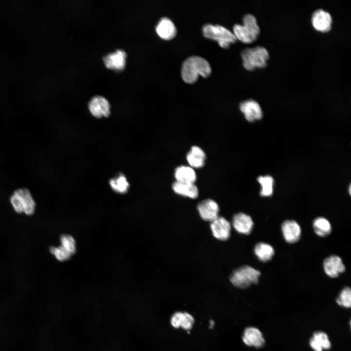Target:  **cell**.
<instances>
[{
  "label": "cell",
  "instance_id": "12",
  "mask_svg": "<svg viewBox=\"0 0 351 351\" xmlns=\"http://www.w3.org/2000/svg\"><path fill=\"white\" fill-rule=\"evenodd\" d=\"M239 109L244 114L245 118L249 121L260 119L263 116L260 105L253 99H248L241 102L239 104Z\"/></svg>",
  "mask_w": 351,
  "mask_h": 351
},
{
  "label": "cell",
  "instance_id": "21",
  "mask_svg": "<svg viewBox=\"0 0 351 351\" xmlns=\"http://www.w3.org/2000/svg\"><path fill=\"white\" fill-rule=\"evenodd\" d=\"M172 189L176 194L191 198H196L198 195V189L194 183L176 181L172 185Z\"/></svg>",
  "mask_w": 351,
  "mask_h": 351
},
{
  "label": "cell",
  "instance_id": "2",
  "mask_svg": "<svg viewBox=\"0 0 351 351\" xmlns=\"http://www.w3.org/2000/svg\"><path fill=\"white\" fill-rule=\"evenodd\" d=\"M242 22L243 24L234 25L233 33L237 40L244 43H253L257 39L260 32L256 19L253 15L247 14L243 17Z\"/></svg>",
  "mask_w": 351,
  "mask_h": 351
},
{
  "label": "cell",
  "instance_id": "7",
  "mask_svg": "<svg viewBox=\"0 0 351 351\" xmlns=\"http://www.w3.org/2000/svg\"><path fill=\"white\" fill-rule=\"evenodd\" d=\"M311 23L313 28L317 31L327 33L332 29V19L328 12L322 9H318L312 14Z\"/></svg>",
  "mask_w": 351,
  "mask_h": 351
},
{
  "label": "cell",
  "instance_id": "25",
  "mask_svg": "<svg viewBox=\"0 0 351 351\" xmlns=\"http://www.w3.org/2000/svg\"><path fill=\"white\" fill-rule=\"evenodd\" d=\"M109 184L112 189L119 194H125L129 189V184L125 176L122 174L111 179Z\"/></svg>",
  "mask_w": 351,
  "mask_h": 351
},
{
  "label": "cell",
  "instance_id": "18",
  "mask_svg": "<svg viewBox=\"0 0 351 351\" xmlns=\"http://www.w3.org/2000/svg\"><path fill=\"white\" fill-rule=\"evenodd\" d=\"M309 345L314 351L328 350L332 347L328 334L324 332H314L309 341Z\"/></svg>",
  "mask_w": 351,
  "mask_h": 351
},
{
  "label": "cell",
  "instance_id": "16",
  "mask_svg": "<svg viewBox=\"0 0 351 351\" xmlns=\"http://www.w3.org/2000/svg\"><path fill=\"white\" fill-rule=\"evenodd\" d=\"M232 225L238 233L249 234L253 230L254 222L249 215L239 213L233 216Z\"/></svg>",
  "mask_w": 351,
  "mask_h": 351
},
{
  "label": "cell",
  "instance_id": "8",
  "mask_svg": "<svg viewBox=\"0 0 351 351\" xmlns=\"http://www.w3.org/2000/svg\"><path fill=\"white\" fill-rule=\"evenodd\" d=\"M88 107L92 115L97 118L107 117L110 114V105L102 96L94 97L89 101Z\"/></svg>",
  "mask_w": 351,
  "mask_h": 351
},
{
  "label": "cell",
  "instance_id": "20",
  "mask_svg": "<svg viewBox=\"0 0 351 351\" xmlns=\"http://www.w3.org/2000/svg\"><path fill=\"white\" fill-rule=\"evenodd\" d=\"M187 160L192 168H199L203 167L206 160V155L200 147L194 146L188 153Z\"/></svg>",
  "mask_w": 351,
  "mask_h": 351
},
{
  "label": "cell",
  "instance_id": "19",
  "mask_svg": "<svg viewBox=\"0 0 351 351\" xmlns=\"http://www.w3.org/2000/svg\"><path fill=\"white\" fill-rule=\"evenodd\" d=\"M194 323V317L186 312H176L173 315L171 319V324L173 327H181L187 331L191 329Z\"/></svg>",
  "mask_w": 351,
  "mask_h": 351
},
{
  "label": "cell",
  "instance_id": "5",
  "mask_svg": "<svg viewBox=\"0 0 351 351\" xmlns=\"http://www.w3.org/2000/svg\"><path fill=\"white\" fill-rule=\"evenodd\" d=\"M203 35L206 38L214 40L223 48H229L237 39L234 33L226 28L218 24L207 23L202 28Z\"/></svg>",
  "mask_w": 351,
  "mask_h": 351
},
{
  "label": "cell",
  "instance_id": "6",
  "mask_svg": "<svg viewBox=\"0 0 351 351\" xmlns=\"http://www.w3.org/2000/svg\"><path fill=\"white\" fill-rule=\"evenodd\" d=\"M260 272L254 268L245 265L233 271L230 275V281L236 287L245 289L258 282Z\"/></svg>",
  "mask_w": 351,
  "mask_h": 351
},
{
  "label": "cell",
  "instance_id": "27",
  "mask_svg": "<svg viewBox=\"0 0 351 351\" xmlns=\"http://www.w3.org/2000/svg\"><path fill=\"white\" fill-rule=\"evenodd\" d=\"M338 305L345 308L351 306V291L350 288L345 287L340 292L336 300Z\"/></svg>",
  "mask_w": 351,
  "mask_h": 351
},
{
  "label": "cell",
  "instance_id": "15",
  "mask_svg": "<svg viewBox=\"0 0 351 351\" xmlns=\"http://www.w3.org/2000/svg\"><path fill=\"white\" fill-rule=\"evenodd\" d=\"M126 56L125 51L117 49L104 56L103 61L107 68L115 70H121L125 67Z\"/></svg>",
  "mask_w": 351,
  "mask_h": 351
},
{
  "label": "cell",
  "instance_id": "23",
  "mask_svg": "<svg viewBox=\"0 0 351 351\" xmlns=\"http://www.w3.org/2000/svg\"><path fill=\"white\" fill-rule=\"evenodd\" d=\"M254 253L260 261L266 262L273 258L274 254V250L268 243L259 242L255 246Z\"/></svg>",
  "mask_w": 351,
  "mask_h": 351
},
{
  "label": "cell",
  "instance_id": "11",
  "mask_svg": "<svg viewBox=\"0 0 351 351\" xmlns=\"http://www.w3.org/2000/svg\"><path fill=\"white\" fill-rule=\"evenodd\" d=\"M211 222V229L214 237L220 240L229 238L231 225L229 221L224 217L218 216Z\"/></svg>",
  "mask_w": 351,
  "mask_h": 351
},
{
  "label": "cell",
  "instance_id": "1",
  "mask_svg": "<svg viewBox=\"0 0 351 351\" xmlns=\"http://www.w3.org/2000/svg\"><path fill=\"white\" fill-rule=\"evenodd\" d=\"M212 69L209 62L204 58L192 56L186 58L181 68V76L183 80L188 84L195 83L198 76L208 78Z\"/></svg>",
  "mask_w": 351,
  "mask_h": 351
},
{
  "label": "cell",
  "instance_id": "14",
  "mask_svg": "<svg viewBox=\"0 0 351 351\" xmlns=\"http://www.w3.org/2000/svg\"><path fill=\"white\" fill-rule=\"evenodd\" d=\"M242 341L246 345L257 349L263 347L265 344V340L261 332L258 328L253 327H248L245 329Z\"/></svg>",
  "mask_w": 351,
  "mask_h": 351
},
{
  "label": "cell",
  "instance_id": "17",
  "mask_svg": "<svg viewBox=\"0 0 351 351\" xmlns=\"http://www.w3.org/2000/svg\"><path fill=\"white\" fill-rule=\"evenodd\" d=\"M156 31L160 38L167 40L174 38L177 32L174 22L166 17L160 19L156 25Z\"/></svg>",
  "mask_w": 351,
  "mask_h": 351
},
{
  "label": "cell",
  "instance_id": "22",
  "mask_svg": "<svg viewBox=\"0 0 351 351\" xmlns=\"http://www.w3.org/2000/svg\"><path fill=\"white\" fill-rule=\"evenodd\" d=\"M176 181L183 183H194L196 176L194 170L190 166L182 165L177 167L175 171Z\"/></svg>",
  "mask_w": 351,
  "mask_h": 351
},
{
  "label": "cell",
  "instance_id": "13",
  "mask_svg": "<svg viewBox=\"0 0 351 351\" xmlns=\"http://www.w3.org/2000/svg\"><path fill=\"white\" fill-rule=\"evenodd\" d=\"M281 231L284 239L289 243H296L300 239L301 229L298 223L294 220L284 221L281 225Z\"/></svg>",
  "mask_w": 351,
  "mask_h": 351
},
{
  "label": "cell",
  "instance_id": "10",
  "mask_svg": "<svg viewBox=\"0 0 351 351\" xmlns=\"http://www.w3.org/2000/svg\"><path fill=\"white\" fill-rule=\"evenodd\" d=\"M323 268L325 273L331 278L337 277L346 269L341 258L336 255H331L324 259Z\"/></svg>",
  "mask_w": 351,
  "mask_h": 351
},
{
  "label": "cell",
  "instance_id": "9",
  "mask_svg": "<svg viewBox=\"0 0 351 351\" xmlns=\"http://www.w3.org/2000/svg\"><path fill=\"white\" fill-rule=\"evenodd\" d=\"M197 208L200 217L205 221L212 222L218 216V205L213 199H206L201 201Z\"/></svg>",
  "mask_w": 351,
  "mask_h": 351
},
{
  "label": "cell",
  "instance_id": "4",
  "mask_svg": "<svg viewBox=\"0 0 351 351\" xmlns=\"http://www.w3.org/2000/svg\"><path fill=\"white\" fill-rule=\"evenodd\" d=\"M10 201L13 208L17 213H24L27 215H31L35 212V201L27 188H21L14 191L10 198Z\"/></svg>",
  "mask_w": 351,
  "mask_h": 351
},
{
  "label": "cell",
  "instance_id": "24",
  "mask_svg": "<svg viewBox=\"0 0 351 351\" xmlns=\"http://www.w3.org/2000/svg\"><path fill=\"white\" fill-rule=\"evenodd\" d=\"M313 228L315 233L320 237H325L332 232V226L328 219L324 217H318L313 222Z\"/></svg>",
  "mask_w": 351,
  "mask_h": 351
},
{
  "label": "cell",
  "instance_id": "3",
  "mask_svg": "<svg viewBox=\"0 0 351 351\" xmlns=\"http://www.w3.org/2000/svg\"><path fill=\"white\" fill-rule=\"evenodd\" d=\"M241 56L244 68L248 71L266 67L269 58L268 50L263 46L246 48L242 51Z\"/></svg>",
  "mask_w": 351,
  "mask_h": 351
},
{
  "label": "cell",
  "instance_id": "26",
  "mask_svg": "<svg viewBox=\"0 0 351 351\" xmlns=\"http://www.w3.org/2000/svg\"><path fill=\"white\" fill-rule=\"evenodd\" d=\"M257 181L261 186L260 194L262 196H270L273 192V179L270 176H260Z\"/></svg>",
  "mask_w": 351,
  "mask_h": 351
},
{
  "label": "cell",
  "instance_id": "28",
  "mask_svg": "<svg viewBox=\"0 0 351 351\" xmlns=\"http://www.w3.org/2000/svg\"><path fill=\"white\" fill-rule=\"evenodd\" d=\"M60 246L71 254H73L76 250V242L73 238L69 234H62L60 237Z\"/></svg>",
  "mask_w": 351,
  "mask_h": 351
},
{
  "label": "cell",
  "instance_id": "29",
  "mask_svg": "<svg viewBox=\"0 0 351 351\" xmlns=\"http://www.w3.org/2000/svg\"><path fill=\"white\" fill-rule=\"evenodd\" d=\"M50 252L59 261H66L69 259L72 255L61 246L51 247L50 248Z\"/></svg>",
  "mask_w": 351,
  "mask_h": 351
}]
</instances>
